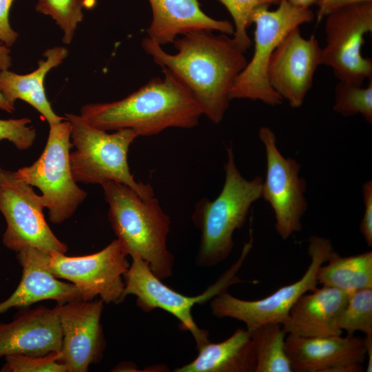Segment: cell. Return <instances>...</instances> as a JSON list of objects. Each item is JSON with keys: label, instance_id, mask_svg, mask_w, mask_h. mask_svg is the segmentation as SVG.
I'll list each match as a JSON object with an SVG mask.
<instances>
[{"label": "cell", "instance_id": "d590c367", "mask_svg": "<svg viewBox=\"0 0 372 372\" xmlns=\"http://www.w3.org/2000/svg\"><path fill=\"white\" fill-rule=\"evenodd\" d=\"M291 4L304 8H309V6L316 3L318 0H287Z\"/></svg>", "mask_w": 372, "mask_h": 372}, {"label": "cell", "instance_id": "30bf717a", "mask_svg": "<svg viewBox=\"0 0 372 372\" xmlns=\"http://www.w3.org/2000/svg\"><path fill=\"white\" fill-rule=\"evenodd\" d=\"M325 17L321 65L331 68L338 81L362 85L372 77V60L361 51L365 34L372 31V2L341 7Z\"/></svg>", "mask_w": 372, "mask_h": 372}, {"label": "cell", "instance_id": "e0dca14e", "mask_svg": "<svg viewBox=\"0 0 372 372\" xmlns=\"http://www.w3.org/2000/svg\"><path fill=\"white\" fill-rule=\"evenodd\" d=\"M17 253L23 269L21 279L11 296L0 303V313L12 307L27 308L46 300L62 304L81 299L73 284L61 281L50 271L48 265L51 254L32 246Z\"/></svg>", "mask_w": 372, "mask_h": 372}, {"label": "cell", "instance_id": "d4e9b609", "mask_svg": "<svg viewBox=\"0 0 372 372\" xmlns=\"http://www.w3.org/2000/svg\"><path fill=\"white\" fill-rule=\"evenodd\" d=\"M338 326L347 335L360 331L365 335H372V288L350 294L338 318Z\"/></svg>", "mask_w": 372, "mask_h": 372}, {"label": "cell", "instance_id": "5b68a950", "mask_svg": "<svg viewBox=\"0 0 372 372\" xmlns=\"http://www.w3.org/2000/svg\"><path fill=\"white\" fill-rule=\"evenodd\" d=\"M75 150L70 154L74 180L87 184L116 181L127 185L143 198L154 196L149 184L136 181L127 162L129 148L138 135L129 129L109 134L87 123L80 115L66 113Z\"/></svg>", "mask_w": 372, "mask_h": 372}, {"label": "cell", "instance_id": "f1b7e54d", "mask_svg": "<svg viewBox=\"0 0 372 372\" xmlns=\"http://www.w3.org/2000/svg\"><path fill=\"white\" fill-rule=\"evenodd\" d=\"M61 353L52 352L43 356L20 354L5 357L3 372H68L66 366L59 362Z\"/></svg>", "mask_w": 372, "mask_h": 372}, {"label": "cell", "instance_id": "9c48e42d", "mask_svg": "<svg viewBox=\"0 0 372 372\" xmlns=\"http://www.w3.org/2000/svg\"><path fill=\"white\" fill-rule=\"evenodd\" d=\"M307 250L311 262L300 279L257 300L239 299L225 291L211 300L212 314L219 318H231L241 321L249 333L263 324H282L298 299L317 288L318 270L335 251L329 239L318 236L309 238Z\"/></svg>", "mask_w": 372, "mask_h": 372}, {"label": "cell", "instance_id": "d6986e66", "mask_svg": "<svg viewBox=\"0 0 372 372\" xmlns=\"http://www.w3.org/2000/svg\"><path fill=\"white\" fill-rule=\"evenodd\" d=\"M350 294L322 285L301 296L291 307L282 326L287 334L304 338L340 335L338 326L340 313Z\"/></svg>", "mask_w": 372, "mask_h": 372}, {"label": "cell", "instance_id": "ac0fdd59", "mask_svg": "<svg viewBox=\"0 0 372 372\" xmlns=\"http://www.w3.org/2000/svg\"><path fill=\"white\" fill-rule=\"evenodd\" d=\"M62 332L56 308L28 309L8 323H0V360L10 355L43 356L59 351Z\"/></svg>", "mask_w": 372, "mask_h": 372}, {"label": "cell", "instance_id": "7a4b0ae2", "mask_svg": "<svg viewBox=\"0 0 372 372\" xmlns=\"http://www.w3.org/2000/svg\"><path fill=\"white\" fill-rule=\"evenodd\" d=\"M154 77L125 98L110 103H89L80 116L104 130L129 129L138 136L157 134L169 127L192 128L203 112L185 85L169 70Z\"/></svg>", "mask_w": 372, "mask_h": 372}, {"label": "cell", "instance_id": "7402d4cb", "mask_svg": "<svg viewBox=\"0 0 372 372\" xmlns=\"http://www.w3.org/2000/svg\"><path fill=\"white\" fill-rule=\"evenodd\" d=\"M198 354L191 362L175 372H254L256 355L250 333L237 329L225 340L210 341L198 349Z\"/></svg>", "mask_w": 372, "mask_h": 372}, {"label": "cell", "instance_id": "4316f807", "mask_svg": "<svg viewBox=\"0 0 372 372\" xmlns=\"http://www.w3.org/2000/svg\"><path fill=\"white\" fill-rule=\"evenodd\" d=\"M82 0H37V12L50 16L63 32V41L70 44L75 30L83 21Z\"/></svg>", "mask_w": 372, "mask_h": 372}, {"label": "cell", "instance_id": "d6a6232c", "mask_svg": "<svg viewBox=\"0 0 372 372\" xmlns=\"http://www.w3.org/2000/svg\"><path fill=\"white\" fill-rule=\"evenodd\" d=\"M372 2V0H318L316 14L317 23H319L331 12L349 5L360 3Z\"/></svg>", "mask_w": 372, "mask_h": 372}, {"label": "cell", "instance_id": "cb8c5ba5", "mask_svg": "<svg viewBox=\"0 0 372 372\" xmlns=\"http://www.w3.org/2000/svg\"><path fill=\"white\" fill-rule=\"evenodd\" d=\"M249 333L256 355L254 372L293 371L285 348L287 333L281 324H263Z\"/></svg>", "mask_w": 372, "mask_h": 372}, {"label": "cell", "instance_id": "4fadbf2b", "mask_svg": "<svg viewBox=\"0 0 372 372\" xmlns=\"http://www.w3.org/2000/svg\"><path fill=\"white\" fill-rule=\"evenodd\" d=\"M259 138L267 158L262 197L273 210L277 233L282 239H287L302 229L301 219L308 207L304 196L306 182L299 176L300 164L280 153L276 135L269 127H261Z\"/></svg>", "mask_w": 372, "mask_h": 372}, {"label": "cell", "instance_id": "2e32d148", "mask_svg": "<svg viewBox=\"0 0 372 372\" xmlns=\"http://www.w3.org/2000/svg\"><path fill=\"white\" fill-rule=\"evenodd\" d=\"M304 338L287 334L285 348L296 372H360L364 339L353 335Z\"/></svg>", "mask_w": 372, "mask_h": 372}, {"label": "cell", "instance_id": "52a82bcc", "mask_svg": "<svg viewBox=\"0 0 372 372\" xmlns=\"http://www.w3.org/2000/svg\"><path fill=\"white\" fill-rule=\"evenodd\" d=\"M269 6L256 8L251 16L255 24L254 52L251 59L238 76L230 91V99H246L260 101L275 106L282 99L271 88L267 79L270 58L281 41L295 28L313 20L309 8L296 6L287 0H280L275 10Z\"/></svg>", "mask_w": 372, "mask_h": 372}, {"label": "cell", "instance_id": "e575fe53", "mask_svg": "<svg viewBox=\"0 0 372 372\" xmlns=\"http://www.w3.org/2000/svg\"><path fill=\"white\" fill-rule=\"evenodd\" d=\"M366 347V354L368 357L366 372L372 371V335H365L364 338Z\"/></svg>", "mask_w": 372, "mask_h": 372}, {"label": "cell", "instance_id": "ffe728a7", "mask_svg": "<svg viewBox=\"0 0 372 372\" xmlns=\"http://www.w3.org/2000/svg\"><path fill=\"white\" fill-rule=\"evenodd\" d=\"M152 19L146 30L149 39L160 45L173 43L178 36L198 30L219 31L233 35L234 25L227 20L210 17L199 0H149Z\"/></svg>", "mask_w": 372, "mask_h": 372}, {"label": "cell", "instance_id": "4dcf8cb0", "mask_svg": "<svg viewBox=\"0 0 372 372\" xmlns=\"http://www.w3.org/2000/svg\"><path fill=\"white\" fill-rule=\"evenodd\" d=\"M364 211L360 225V231L369 247L372 246V181H366L362 186Z\"/></svg>", "mask_w": 372, "mask_h": 372}, {"label": "cell", "instance_id": "3957f363", "mask_svg": "<svg viewBox=\"0 0 372 372\" xmlns=\"http://www.w3.org/2000/svg\"><path fill=\"white\" fill-rule=\"evenodd\" d=\"M101 185L109 205V220L126 254L143 260L159 279L170 277L174 256L167 239L171 220L158 200L154 196L143 198L118 182Z\"/></svg>", "mask_w": 372, "mask_h": 372}, {"label": "cell", "instance_id": "8992f818", "mask_svg": "<svg viewBox=\"0 0 372 372\" xmlns=\"http://www.w3.org/2000/svg\"><path fill=\"white\" fill-rule=\"evenodd\" d=\"M252 231L245 242L237 261L201 294L196 296H185L163 283L151 271L148 265L140 258H132V263L123 276L124 299L128 295L136 297L137 306L145 312L155 309L164 310L174 316L183 329L188 331L194 337L197 349L209 342V333L200 329L193 318L192 310L198 304H203L216 296L227 291V289L242 280L237 273L242 266L253 246Z\"/></svg>", "mask_w": 372, "mask_h": 372}, {"label": "cell", "instance_id": "f546056e", "mask_svg": "<svg viewBox=\"0 0 372 372\" xmlns=\"http://www.w3.org/2000/svg\"><path fill=\"white\" fill-rule=\"evenodd\" d=\"M31 121L29 118L0 119V141L7 139L19 149L31 147L37 136L35 128L28 125Z\"/></svg>", "mask_w": 372, "mask_h": 372}, {"label": "cell", "instance_id": "484cf974", "mask_svg": "<svg viewBox=\"0 0 372 372\" xmlns=\"http://www.w3.org/2000/svg\"><path fill=\"white\" fill-rule=\"evenodd\" d=\"M366 87L338 81L335 88L333 110L344 116L362 115L372 123V79Z\"/></svg>", "mask_w": 372, "mask_h": 372}, {"label": "cell", "instance_id": "7c38bea8", "mask_svg": "<svg viewBox=\"0 0 372 372\" xmlns=\"http://www.w3.org/2000/svg\"><path fill=\"white\" fill-rule=\"evenodd\" d=\"M127 256L116 239L90 255L68 256L52 253L48 267L54 276L73 284L81 300L99 297L104 303L118 304L125 300L123 276L130 267Z\"/></svg>", "mask_w": 372, "mask_h": 372}, {"label": "cell", "instance_id": "603a6c76", "mask_svg": "<svg viewBox=\"0 0 372 372\" xmlns=\"http://www.w3.org/2000/svg\"><path fill=\"white\" fill-rule=\"evenodd\" d=\"M317 272L318 284L329 286L349 294L372 288V252L340 256L334 251Z\"/></svg>", "mask_w": 372, "mask_h": 372}, {"label": "cell", "instance_id": "44dd1931", "mask_svg": "<svg viewBox=\"0 0 372 372\" xmlns=\"http://www.w3.org/2000/svg\"><path fill=\"white\" fill-rule=\"evenodd\" d=\"M68 50L62 46H56L45 50V60L38 62L39 67L27 74H18L8 70L0 72V91L6 101L14 106L16 100L21 99L36 109L49 124L65 119L53 111L48 101L43 81L47 73L60 65L68 56Z\"/></svg>", "mask_w": 372, "mask_h": 372}, {"label": "cell", "instance_id": "ba28073f", "mask_svg": "<svg viewBox=\"0 0 372 372\" xmlns=\"http://www.w3.org/2000/svg\"><path fill=\"white\" fill-rule=\"evenodd\" d=\"M49 125L47 143L39 158L14 172L19 179L41 191L50 221L60 224L74 214L87 193L76 185L71 171L70 123L64 119Z\"/></svg>", "mask_w": 372, "mask_h": 372}, {"label": "cell", "instance_id": "5bb4252c", "mask_svg": "<svg viewBox=\"0 0 372 372\" xmlns=\"http://www.w3.org/2000/svg\"><path fill=\"white\" fill-rule=\"evenodd\" d=\"M321 48L314 35L304 38L293 29L273 52L267 67L271 88L293 108L300 107L312 87Z\"/></svg>", "mask_w": 372, "mask_h": 372}, {"label": "cell", "instance_id": "83f0119b", "mask_svg": "<svg viewBox=\"0 0 372 372\" xmlns=\"http://www.w3.org/2000/svg\"><path fill=\"white\" fill-rule=\"evenodd\" d=\"M230 13L234 31L232 39L237 48L245 53L251 47L252 41L247 33L251 25V16L254 10L260 6L278 4L280 0H218Z\"/></svg>", "mask_w": 372, "mask_h": 372}, {"label": "cell", "instance_id": "6da1fadb", "mask_svg": "<svg viewBox=\"0 0 372 372\" xmlns=\"http://www.w3.org/2000/svg\"><path fill=\"white\" fill-rule=\"evenodd\" d=\"M176 53L165 52L148 37L141 45L161 68L174 74L189 90L203 112L218 124L228 109L230 91L247 60L232 37L211 30L194 31L173 42Z\"/></svg>", "mask_w": 372, "mask_h": 372}, {"label": "cell", "instance_id": "9a60e30c", "mask_svg": "<svg viewBox=\"0 0 372 372\" xmlns=\"http://www.w3.org/2000/svg\"><path fill=\"white\" fill-rule=\"evenodd\" d=\"M101 299H78L56 308L62 332L59 362L68 372H86L103 356L105 340L101 324Z\"/></svg>", "mask_w": 372, "mask_h": 372}, {"label": "cell", "instance_id": "8fae6325", "mask_svg": "<svg viewBox=\"0 0 372 372\" xmlns=\"http://www.w3.org/2000/svg\"><path fill=\"white\" fill-rule=\"evenodd\" d=\"M41 196L19 179L14 172L0 167V211L7 227L3 243L19 251L32 246L50 254H65L67 245L54 235L46 223Z\"/></svg>", "mask_w": 372, "mask_h": 372}, {"label": "cell", "instance_id": "277c9868", "mask_svg": "<svg viewBox=\"0 0 372 372\" xmlns=\"http://www.w3.org/2000/svg\"><path fill=\"white\" fill-rule=\"evenodd\" d=\"M227 153L221 192L214 200H199L192 216L201 233L196 259L200 267H214L227 258L234 247V232L244 225L252 204L262 197L263 179L259 176L245 178L236 165L231 146L227 147Z\"/></svg>", "mask_w": 372, "mask_h": 372}, {"label": "cell", "instance_id": "836d02e7", "mask_svg": "<svg viewBox=\"0 0 372 372\" xmlns=\"http://www.w3.org/2000/svg\"><path fill=\"white\" fill-rule=\"evenodd\" d=\"M10 50L5 45H0V70H8L12 65L10 56ZM0 109L9 113L14 111V106L10 105L3 97L0 91Z\"/></svg>", "mask_w": 372, "mask_h": 372}, {"label": "cell", "instance_id": "1f68e13d", "mask_svg": "<svg viewBox=\"0 0 372 372\" xmlns=\"http://www.w3.org/2000/svg\"><path fill=\"white\" fill-rule=\"evenodd\" d=\"M14 0H0V42L11 47L18 37L9 23V11Z\"/></svg>", "mask_w": 372, "mask_h": 372}]
</instances>
